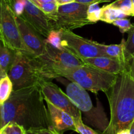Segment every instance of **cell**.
I'll return each instance as SVG.
<instances>
[{
	"mask_svg": "<svg viewBox=\"0 0 134 134\" xmlns=\"http://www.w3.org/2000/svg\"><path fill=\"white\" fill-rule=\"evenodd\" d=\"M76 126V132L79 134H100L96 131L92 129L90 127L85 124L82 122V119H74ZM103 134V133H102Z\"/></svg>",
	"mask_w": 134,
	"mask_h": 134,
	"instance_id": "22",
	"label": "cell"
},
{
	"mask_svg": "<svg viewBox=\"0 0 134 134\" xmlns=\"http://www.w3.org/2000/svg\"><path fill=\"white\" fill-rule=\"evenodd\" d=\"M116 134H130V128H126V129H122L121 130L119 131Z\"/></svg>",
	"mask_w": 134,
	"mask_h": 134,
	"instance_id": "29",
	"label": "cell"
},
{
	"mask_svg": "<svg viewBox=\"0 0 134 134\" xmlns=\"http://www.w3.org/2000/svg\"><path fill=\"white\" fill-rule=\"evenodd\" d=\"M39 84L46 102L69 114L74 119H82L81 111L57 85L47 79H43Z\"/></svg>",
	"mask_w": 134,
	"mask_h": 134,
	"instance_id": "9",
	"label": "cell"
},
{
	"mask_svg": "<svg viewBox=\"0 0 134 134\" xmlns=\"http://www.w3.org/2000/svg\"><path fill=\"white\" fill-rule=\"evenodd\" d=\"M41 2L44 3H50V2H56V0H39Z\"/></svg>",
	"mask_w": 134,
	"mask_h": 134,
	"instance_id": "31",
	"label": "cell"
},
{
	"mask_svg": "<svg viewBox=\"0 0 134 134\" xmlns=\"http://www.w3.org/2000/svg\"><path fill=\"white\" fill-rule=\"evenodd\" d=\"M26 134H35L34 132H33L32 130H26Z\"/></svg>",
	"mask_w": 134,
	"mask_h": 134,
	"instance_id": "32",
	"label": "cell"
},
{
	"mask_svg": "<svg viewBox=\"0 0 134 134\" xmlns=\"http://www.w3.org/2000/svg\"><path fill=\"white\" fill-rule=\"evenodd\" d=\"M30 1H31L35 6L37 7L43 13L47 14L51 19L54 15H55L57 12L58 5L56 2L44 3L41 2L39 0H30Z\"/></svg>",
	"mask_w": 134,
	"mask_h": 134,
	"instance_id": "18",
	"label": "cell"
},
{
	"mask_svg": "<svg viewBox=\"0 0 134 134\" xmlns=\"http://www.w3.org/2000/svg\"><path fill=\"white\" fill-rule=\"evenodd\" d=\"M15 16L21 39L25 46L31 51L34 57L39 58L44 55L47 51L44 39H42L41 35L36 32L23 18Z\"/></svg>",
	"mask_w": 134,
	"mask_h": 134,
	"instance_id": "10",
	"label": "cell"
},
{
	"mask_svg": "<svg viewBox=\"0 0 134 134\" xmlns=\"http://www.w3.org/2000/svg\"><path fill=\"white\" fill-rule=\"evenodd\" d=\"M102 15V8L96 9L94 11L87 13V18L92 23H95L100 20Z\"/></svg>",
	"mask_w": 134,
	"mask_h": 134,
	"instance_id": "24",
	"label": "cell"
},
{
	"mask_svg": "<svg viewBox=\"0 0 134 134\" xmlns=\"http://www.w3.org/2000/svg\"><path fill=\"white\" fill-rule=\"evenodd\" d=\"M89 5L74 2L58 5L55 15L51 18L54 30H74L92 24L87 18Z\"/></svg>",
	"mask_w": 134,
	"mask_h": 134,
	"instance_id": "7",
	"label": "cell"
},
{
	"mask_svg": "<svg viewBox=\"0 0 134 134\" xmlns=\"http://www.w3.org/2000/svg\"><path fill=\"white\" fill-rule=\"evenodd\" d=\"M5 75L3 73V71H1V68H0V79H1V77H3V76H5Z\"/></svg>",
	"mask_w": 134,
	"mask_h": 134,
	"instance_id": "33",
	"label": "cell"
},
{
	"mask_svg": "<svg viewBox=\"0 0 134 134\" xmlns=\"http://www.w3.org/2000/svg\"><path fill=\"white\" fill-rule=\"evenodd\" d=\"M7 75L13 82V90L34 86L44 79L41 72L37 59L20 52H16Z\"/></svg>",
	"mask_w": 134,
	"mask_h": 134,
	"instance_id": "5",
	"label": "cell"
},
{
	"mask_svg": "<svg viewBox=\"0 0 134 134\" xmlns=\"http://www.w3.org/2000/svg\"><path fill=\"white\" fill-rule=\"evenodd\" d=\"M1 107V105H0ZM0 130H1V116H0Z\"/></svg>",
	"mask_w": 134,
	"mask_h": 134,
	"instance_id": "37",
	"label": "cell"
},
{
	"mask_svg": "<svg viewBox=\"0 0 134 134\" xmlns=\"http://www.w3.org/2000/svg\"><path fill=\"white\" fill-rule=\"evenodd\" d=\"M44 101L39 83L13 90L10 98L0 107L1 129L10 122L22 125L26 130L52 128Z\"/></svg>",
	"mask_w": 134,
	"mask_h": 134,
	"instance_id": "1",
	"label": "cell"
},
{
	"mask_svg": "<svg viewBox=\"0 0 134 134\" xmlns=\"http://www.w3.org/2000/svg\"><path fill=\"white\" fill-rule=\"evenodd\" d=\"M1 129L6 134H26V132L24 126L15 122L9 123Z\"/></svg>",
	"mask_w": 134,
	"mask_h": 134,
	"instance_id": "21",
	"label": "cell"
},
{
	"mask_svg": "<svg viewBox=\"0 0 134 134\" xmlns=\"http://www.w3.org/2000/svg\"><path fill=\"white\" fill-rule=\"evenodd\" d=\"M0 134H6L4 132V131L3 130V129H1L0 130Z\"/></svg>",
	"mask_w": 134,
	"mask_h": 134,
	"instance_id": "36",
	"label": "cell"
},
{
	"mask_svg": "<svg viewBox=\"0 0 134 134\" xmlns=\"http://www.w3.org/2000/svg\"><path fill=\"white\" fill-rule=\"evenodd\" d=\"M66 94L76 107L83 113L86 121L103 132L107 130L109 121L100 103L94 106L86 90L74 82L66 85Z\"/></svg>",
	"mask_w": 134,
	"mask_h": 134,
	"instance_id": "4",
	"label": "cell"
},
{
	"mask_svg": "<svg viewBox=\"0 0 134 134\" xmlns=\"http://www.w3.org/2000/svg\"><path fill=\"white\" fill-rule=\"evenodd\" d=\"M35 134H60L56 132L54 128H41L37 129H32Z\"/></svg>",
	"mask_w": 134,
	"mask_h": 134,
	"instance_id": "25",
	"label": "cell"
},
{
	"mask_svg": "<svg viewBox=\"0 0 134 134\" xmlns=\"http://www.w3.org/2000/svg\"><path fill=\"white\" fill-rule=\"evenodd\" d=\"M129 71L130 74L132 75V77L134 78V56L132 58V61L130 63V66H129Z\"/></svg>",
	"mask_w": 134,
	"mask_h": 134,
	"instance_id": "27",
	"label": "cell"
},
{
	"mask_svg": "<svg viewBox=\"0 0 134 134\" xmlns=\"http://www.w3.org/2000/svg\"><path fill=\"white\" fill-rule=\"evenodd\" d=\"M111 5L113 7L121 10L128 16H131L132 14L133 7L132 0H116L111 3Z\"/></svg>",
	"mask_w": 134,
	"mask_h": 134,
	"instance_id": "20",
	"label": "cell"
},
{
	"mask_svg": "<svg viewBox=\"0 0 134 134\" xmlns=\"http://www.w3.org/2000/svg\"><path fill=\"white\" fill-rule=\"evenodd\" d=\"M117 75L85 64L77 68L56 69L54 71V78L64 77L96 94L99 92L107 93L115 84Z\"/></svg>",
	"mask_w": 134,
	"mask_h": 134,
	"instance_id": "3",
	"label": "cell"
},
{
	"mask_svg": "<svg viewBox=\"0 0 134 134\" xmlns=\"http://www.w3.org/2000/svg\"><path fill=\"white\" fill-rule=\"evenodd\" d=\"M13 91V85L8 75L0 79V105L8 100Z\"/></svg>",
	"mask_w": 134,
	"mask_h": 134,
	"instance_id": "16",
	"label": "cell"
},
{
	"mask_svg": "<svg viewBox=\"0 0 134 134\" xmlns=\"http://www.w3.org/2000/svg\"><path fill=\"white\" fill-rule=\"evenodd\" d=\"M46 103L49 112L52 128L60 134H63L68 130L76 132L75 123L73 116L55 107L50 102H46Z\"/></svg>",
	"mask_w": 134,
	"mask_h": 134,
	"instance_id": "11",
	"label": "cell"
},
{
	"mask_svg": "<svg viewBox=\"0 0 134 134\" xmlns=\"http://www.w3.org/2000/svg\"><path fill=\"white\" fill-rule=\"evenodd\" d=\"M111 1V0H100L99 3H103V2H108V1Z\"/></svg>",
	"mask_w": 134,
	"mask_h": 134,
	"instance_id": "35",
	"label": "cell"
},
{
	"mask_svg": "<svg viewBox=\"0 0 134 134\" xmlns=\"http://www.w3.org/2000/svg\"><path fill=\"white\" fill-rule=\"evenodd\" d=\"M99 1H100V0H75V1L80 3L90 5V4L94 3H99Z\"/></svg>",
	"mask_w": 134,
	"mask_h": 134,
	"instance_id": "26",
	"label": "cell"
},
{
	"mask_svg": "<svg viewBox=\"0 0 134 134\" xmlns=\"http://www.w3.org/2000/svg\"><path fill=\"white\" fill-rule=\"evenodd\" d=\"M105 94L111 118L103 134H116L121 130L130 128L134 120V78L129 69L118 74L115 84Z\"/></svg>",
	"mask_w": 134,
	"mask_h": 134,
	"instance_id": "2",
	"label": "cell"
},
{
	"mask_svg": "<svg viewBox=\"0 0 134 134\" xmlns=\"http://www.w3.org/2000/svg\"><path fill=\"white\" fill-rule=\"evenodd\" d=\"M45 43L52 47L58 49H62L64 47L62 44V37L60 30H52L49 33L48 36L44 39Z\"/></svg>",
	"mask_w": 134,
	"mask_h": 134,
	"instance_id": "19",
	"label": "cell"
},
{
	"mask_svg": "<svg viewBox=\"0 0 134 134\" xmlns=\"http://www.w3.org/2000/svg\"><path fill=\"white\" fill-rule=\"evenodd\" d=\"M75 0H56V2L58 5H65V4L69 3L74 2Z\"/></svg>",
	"mask_w": 134,
	"mask_h": 134,
	"instance_id": "28",
	"label": "cell"
},
{
	"mask_svg": "<svg viewBox=\"0 0 134 134\" xmlns=\"http://www.w3.org/2000/svg\"><path fill=\"white\" fill-rule=\"evenodd\" d=\"M82 62L86 65L114 74H119L124 69H129V67L120 61L108 56H97L86 58L82 60Z\"/></svg>",
	"mask_w": 134,
	"mask_h": 134,
	"instance_id": "12",
	"label": "cell"
},
{
	"mask_svg": "<svg viewBox=\"0 0 134 134\" xmlns=\"http://www.w3.org/2000/svg\"><path fill=\"white\" fill-rule=\"evenodd\" d=\"M124 54L126 62L129 64L134 56V24L128 31V37L124 43Z\"/></svg>",
	"mask_w": 134,
	"mask_h": 134,
	"instance_id": "17",
	"label": "cell"
},
{
	"mask_svg": "<svg viewBox=\"0 0 134 134\" xmlns=\"http://www.w3.org/2000/svg\"><path fill=\"white\" fill-rule=\"evenodd\" d=\"M131 16H134V3H133V7H132V14Z\"/></svg>",
	"mask_w": 134,
	"mask_h": 134,
	"instance_id": "34",
	"label": "cell"
},
{
	"mask_svg": "<svg viewBox=\"0 0 134 134\" xmlns=\"http://www.w3.org/2000/svg\"><path fill=\"white\" fill-rule=\"evenodd\" d=\"M130 134H134V120L130 127Z\"/></svg>",
	"mask_w": 134,
	"mask_h": 134,
	"instance_id": "30",
	"label": "cell"
},
{
	"mask_svg": "<svg viewBox=\"0 0 134 134\" xmlns=\"http://www.w3.org/2000/svg\"><path fill=\"white\" fill-rule=\"evenodd\" d=\"M128 16L126 14L121 10L113 7L111 4L102 7V15L100 20L108 24H113V22L117 19L125 18Z\"/></svg>",
	"mask_w": 134,
	"mask_h": 134,
	"instance_id": "15",
	"label": "cell"
},
{
	"mask_svg": "<svg viewBox=\"0 0 134 134\" xmlns=\"http://www.w3.org/2000/svg\"><path fill=\"white\" fill-rule=\"evenodd\" d=\"M62 44L81 60L97 56H106L100 43L89 40L75 34L71 30L61 29Z\"/></svg>",
	"mask_w": 134,
	"mask_h": 134,
	"instance_id": "8",
	"label": "cell"
},
{
	"mask_svg": "<svg viewBox=\"0 0 134 134\" xmlns=\"http://www.w3.org/2000/svg\"><path fill=\"white\" fill-rule=\"evenodd\" d=\"M0 39L14 52L33 56L21 39L15 14L6 0H0Z\"/></svg>",
	"mask_w": 134,
	"mask_h": 134,
	"instance_id": "6",
	"label": "cell"
},
{
	"mask_svg": "<svg viewBox=\"0 0 134 134\" xmlns=\"http://www.w3.org/2000/svg\"><path fill=\"white\" fill-rule=\"evenodd\" d=\"M113 24L115 26H117L120 30V32L122 34L128 32L133 26V24L131 23L130 20L126 18H120V19L116 20L113 22Z\"/></svg>",
	"mask_w": 134,
	"mask_h": 134,
	"instance_id": "23",
	"label": "cell"
},
{
	"mask_svg": "<svg viewBox=\"0 0 134 134\" xmlns=\"http://www.w3.org/2000/svg\"><path fill=\"white\" fill-rule=\"evenodd\" d=\"M14 51L4 44L0 39V68L5 75H7L15 57Z\"/></svg>",
	"mask_w": 134,
	"mask_h": 134,
	"instance_id": "14",
	"label": "cell"
},
{
	"mask_svg": "<svg viewBox=\"0 0 134 134\" xmlns=\"http://www.w3.org/2000/svg\"><path fill=\"white\" fill-rule=\"evenodd\" d=\"M124 43L125 40L122 39L120 44H103L100 43V47L106 56L116 59L126 65L129 67V64L126 62L124 54Z\"/></svg>",
	"mask_w": 134,
	"mask_h": 134,
	"instance_id": "13",
	"label": "cell"
}]
</instances>
